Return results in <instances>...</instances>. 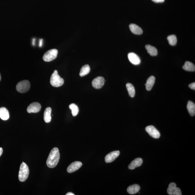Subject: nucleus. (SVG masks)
Wrapping results in <instances>:
<instances>
[{
    "mask_svg": "<svg viewBox=\"0 0 195 195\" xmlns=\"http://www.w3.org/2000/svg\"><path fill=\"white\" fill-rule=\"evenodd\" d=\"M58 51L56 49H53L47 51L44 54L43 59L45 61L49 62L56 59L58 55Z\"/></svg>",
    "mask_w": 195,
    "mask_h": 195,
    "instance_id": "obj_5",
    "label": "nucleus"
},
{
    "mask_svg": "<svg viewBox=\"0 0 195 195\" xmlns=\"http://www.w3.org/2000/svg\"><path fill=\"white\" fill-rule=\"evenodd\" d=\"M167 40L171 46H175L177 43V39L175 35L173 34L168 37Z\"/></svg>",
    "mask_w": 195,
    "mask_h": 195,
    "instance_id": "obj_23",
    "label": "nucleus"
},
{
    "mask_svg": "<svg viewBox=\"0 0 195 195\" xmlns=\"http://www.w3.org/2000/svg\"><path fill=\"white\" fill-rule=\"evenodd\" d=\"M189 87L191 89L195 90V82H193L192 83L190 84L189 85Z\"/></svg>",
    "mask_w": 195,
    "mask_h": 195,
    "instance_id": "obj_27",
    "label": "nucleus"
},
{
    "mask_svg": "<svg viewBox=\"0 0 195 195\" xmlns=\"http://www.w3.org/2000/svg\"><path fill=\"white\" fill-rule=\"evenodd\" d=\"M129 28L132 33L134 34L137 35H141L143 33L142 29L137 25L134 23H131L129 25Z\"/></svg>",
    "mask_w": 195,
    "mask_h": 195,
    "instance_id": "obj_13",
    "label": "nucleus"
},
{
    "mask_svg": "<svg viewBox=\"0 0 195 195\" xmlns=\"http://www.w3.org/2000/svg\"><path fill=\"white\" fill-rule=\"evenodd\" d=\"M82 163L79 161H75L70 165L67 169V171L69 173L75 172L80 169L82 166Z\"/></svg>",
    "mask_w": 195,
    "mask_h": 195,
    "instance_id": "obj_10",
    "label": "nucleus"
},
{
    "mask_svg": "<svg viewBox=\"0 0 195 195\" xmlns=\"http://www.w3.org/2000/svg\"><path fill=\"white\" fill-rule=\"evenodd\" d=\"M143 160L141 158H137L129 164L128 168L131 170L134 169L136 168L139 167L142 164Z\"/></svg>",
    "mask_w": 195,
    "mask_h": 195,
    "instance_id": "obj_12",
    "label": "nucleus"
},
{
    "mask_svg": "<svg viewBox=\"0 0 195 195\" xmlns=\"http://www.w3.org/2000/svg\"><path fill=\"white\" fill-rule=\"evenodd\" d=\"M51 108L50 107L45 109L44 113V120L46 123H49L51 122Z\"/></svg>",
    "mask_w": 195,
    "mask_h": 195,
    "instance_id": "obj_16",
    "label": "nucleus"
},
{
    "mask_svg": "<svg viewBox=\"0 0 195 195\" xmlns=\"http://www.w3.org/2000/svg\"><path fill=\"white\" fill-rule=\"evenodd\" d=\"M60 154L59 150L57 147H54L52 150L46 161L47 166L49 168H54L59 162Z\"/></svg>",
    "mask_w": 195,
    "mask_h": 195,
    "instance_id": "obj_1",
    "label": "nucleus"
},
{
    "mask_svg": "<svg viewBox=\"0 0 195 195\" xmlns=\"http://www.w3.org/2000/svg\"><path fill=\"white\" fill-rule=\"evenodd\" d=\"M3 152V149L1 147H0V157H1V155H2Z\"/></svg>",
    "mask_w": 195,
    "mask_h": 195,
    "instance_id": "obj_29",
    "label": "nucleus"
},
{
    "mask_svg": "<svg viewBox=\"0 0 195 195\" xmlns=\"http://www.w3.org/2000/svg\"><path fill=\"white\" fill-rule=\"evenodd\" d=\"M155 77L154 76H151L148 78L145 84L146 90L150 91L152 89L155 82Z\"/></svg>",
    "mask_w": 195,
    "mask_h": 195,
    "instance_id": "obj_17",
    "label": "nucleus"
},
{
    "mask_svg": "<svg viewBox=\"0 0 195 195\" xmlns=\"http://www.w3.org/2000/svg\"><path fill=\"white\" fill-rule=\"evenodd\" d=\"M41 105L38 102H33L29 106L27 111L29 113H37L41 110Z\"/></svg>",
    "mask_w": 195,
    "mask_h": 195,
    "instance_id": "obj_8",
    "label": "nucleus"
},
{
    "mask_svg": "<svg viewBox=\"0 0 195 195\" xmlns=\"http://www.w3.org/2000/svg\"><path fill=\"white\" fill-rule=\"evenodd\" d=\"M9 117V113L7 109L4 107L0 108V118L3 120H6Z\"/></svg>",
    "mask_w": 195,
    "mask_h": 195,
    "instance_id": "obj_15",
    "label": "nucleus"
},
{
    "mask_svg": "<svg viewBox=\"0 0 195 195\" xmlns=\"http://www.w3.org/2000/svg\"><path fill=\"white\" fill-rule=\"evenodd\" d=\"M145 48L148 53L152 56H157L158 54L157 49L154 46L150 45H147L145 46Z\"/></svg>",
    "mask_w": 195,
    "mask_h": 195,
    "instance_id": "obj_19",
    "label": "nucleus"
},
{
    "mask_svg": "<svg viewBox=\"0 0 195 195\" xmlns=\"http://www.w3.org/2000/svg\"><path fill=\"white\" fill-rule=\"evenodd\" d=\"M126 87L129 96L131 97H134L135 95V89L133 85L130 83H128L126 84Z\"/></svg>",
    "mask_w": 195,
    "mask_h": 195,
    "instance_id": "obj_21",
    "label": "nucleus"
},
{
    "mask_svg": "<svg viewBox=\"0 0 195 195\" xmlns=\"http://www.w3.org/2000/svg\"><path fill=\"white\" fill-rule=\"evenodd\" d=\"M183 68L185 70L189 72H194L195 70V65L191 62L186 61L185 62Z\"/></svg>",
    "mask_w": 195,
    "mask_h": 195,
    "instance_id": "obj_18",
    "label": "nucleus"
},
{
    "mask_svg": "<svg viewBox=\"0 0 195 195\" xmlns=\"http://www.w3.org/2000/svg\"><path fill=\"white\" fill-rule=\"evenodd\" d=\"M182 193H181V190L179 188L176 187L175 190L174 191V195H182Z\"/></svg>",
    "mask_w": 195,
    "mask_h": 195,
    "instance_id": "obj_26",
    "label": "nucleus"
},
{
    "mask_svg": "<svg viewBox=\"0 0 195 195\" xmlns=\"http://www.w3.org/2000/svg\"><path fill=\"white\" fill-rule=\"evenodd\" d=\"M30 82L28 80H24L18 82L16 85L17 90L21 93L27 92L30 88Z\"/></svg>",
    "mask_w": 195,
    "mask_h": 195,
    "instance_id": "obj_4",
    "label": "nucleus"
},
{
    "mask_svg": "<svg viewBox=\"0 0 195 195\" xmlns=\"http://www.w3.org/2000/svg\"><path fill=\"white\" fill-rule=\"evenodd\" d=\"M29 170L27 165L23 162L20 166L18 173V179L21 182H24L28 179L29 175Z\"/></svg>",
    "mask_w": 195,
    "mask_h": 195,
    "instance_id": "obj_2",
    "label": "nucleus"
},
{
    "mask_svg": "<svg viewBox=\"0 0 195 195\" xmlns=\"http://www.w3.org/2000/svg\"><path fill=\"white\" fill-rule=\"evenodd\" d=\"M128 59L131 63L135 65H139L141 63V60L137 54L133 53H130L128 54Z\"/></svg>",
    "mask_w": 195,
    "mask_h": 195,
    "instance_id": "obj_11",
    "label": "nucleus"
},
{
    "mask_svg": "<svg viewBox=\"0 0 195 195\" xmlns=\"http://www.w3.org/2000/svg\"><path fill=\"white\" fill-rule=\"evenodd\" d=\"M90 70V67L88 65H85L82 66L81 69L80 76L83 77L89 73Z\"/></svg>",
    "mask_w": 195,
    "mask_h": 195,
    "instance_id": "obj_22",
    "label": "nucleus"
},
{
    "mask_svg": "<svg viewBox=\"0 0 195 195\" xmlns=\"http://www.w3.org/2000/svg\"><path fill=\"white\" fill-rule=\"evenodd\" d=\"M1 74H0V81H1Z\"/></svg>",
    "mask_w": 195,
    "mask_h": 195,
    "instance_id": "obj_31",
    "label": "nucleus"
},
{
    "mask_svg": "<svg viewBox=\"0 0 195 195\" xmlns=\"http://www.w3.org/2000/svg\"><path fill=\"white\" fill-rule=\"evenodd\" d=\"M187 108L190 115L194 116L195 114V105L194 103L191 101H189L188 102Z\"/></svg>",
    "mask_w": 195,
    "mask_h": 195,
    "instance_id": "obj_20",
    "label": "nucleus"
},
{
    "mask_svg": "<svg viewBox=\"0 0 195 195\" xmlns=\"http://www.w3.org/2000/svg\"><path fill=\"white\" fill-rule=\"evenodd\" d=\"M69 108L72 111V115L76 117L78 115L79 112V109L78 106L74 103L70 104L69 106Z\"/></svg>",
    "mask_w": 195,
    "mask_h": 195,
    "instance_id": "obj_24",
    "label": "nucleus"
},
{
    "mask_svg": "<svg viewBox=\"0 0 195 195\" xmlns=\"http://www.w3.org/2000/svg\"><path fill=\"white\" fill-rule=\"evenodd\" d=\"M105 79L102 77H98L92 81V87L96 89L102 88L105 84Z\"/></svg>",
    "mask_w": 195,
    "mask_h": 195,
    "instance_id": "obj_7",
    "label": "nucleus"
},
{
    "mask_svg": "<svg viewBox=\"0 0 195 195\" xmlns=\"http://www.w3.org/2000/svg\"><path fill=\"white\" fill-rule=\"evenodd\" d=\"M152 1L156 3H159L164 2L165 0H152Z\"/></svg>",
    "mask_w": 195,
    "mask_h": 195,
    "instance_id": "obj_28",
    "label": "nucleus"
},
{
    "mask_svg": "<svg viewBox=\"0 0 195 195\" xmlns=\"http://www.w3.org/2000/svg\"><path fill=\"white\" fill-rule=\"evenodd\" d=\"M146 132L151 137L154 139H157L160 137V133L153 126H147L145 128Z\"/></svg>",
    "mask_w": 195,
    "mask_h": 195,
    "instance_id": "obj_6",
    "label": "nucleus"
},
{
    "mask_svg": "<svg viewBox=\"0 0 195 195\" xmlns=\"http://www.w3.org/2000/svg\"><path fill=\"white\" fill-rule=\"evenodd\" d=\"M176 188V185L174 183H171L169 185L167 190L168 194L169 195H172L174 194L175 190Z\"/></svg>",
    "mask_w": 195,
    "mask_h": 195,
    "instance_id": "obj_25",
    "label": "nucleus"
},
{
    "mask_svg": "<svg viewBox=\"0 0 195 195\" xmlns=\"http://www.w3.org/2000/svg\"><path fill=\"white\" fill-rule=\"evenodd\" d=\"M66 195H75L74 194L71 192H69L67 193Z\"/></svg>",
    "mask_w": 195,
    "mask_h": 195,
    "instance_id": "obj_30",
    "label": "nucleus"
},
{
    "mask_svg": "<svg viewBox=\"0 0 195 195\" xmlns=\"http://www.w3.org/2000/svg\"><path fill=\"white\" fill-rule=\"evenodd\" d=\"M120 152L119 151H113L106 155L105 158V161L106 163H111L115 161V159L119 157L120 155Z\"/></svg>",
    "mask_w": 195,
    "mask_h": 195,
    "instance_id": "obj_9",
    "label": "nucleus"
},
{
    "mask_svg": "<svg viewBox=\"0 0 195 195\" xmlns=\"http://www.w3.org/2000/svg\"><path fill=\"white\" fill-rule=\"evenodd\" d=\"M64 83V80L59 75L58 71L55 70L50 78L51 84L54 87H61Z\"/></svg>",
    "mask_w": 195,
    "mask_h": 195,
    "instance_id": "obj_3",
    "label": "nucleus"
},
{
    "mask_svg": "<svg viewBox=\"0 0 195 195\" xmlns=\"http://www.w3.org/2000/svg\"><path fill=\"white\" fill-rule=\"evenodd\" d=\"M140 189V186L135 184L129 186L127 188V191L129 194H134L138 192Z\"/></svg>",
    "mask_w": 195,
    "mask_h": 195,
    "instance_id": "obj_14",
    "label": "nucleus"
}]
</instances>
